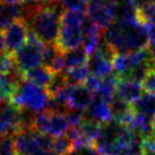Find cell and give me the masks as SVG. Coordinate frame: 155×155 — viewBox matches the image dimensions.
Segmentation results:
<instances>
[{"label": "cell", "mask_w": 155, "mask_h": 155, "mask_svg": "<svg viewBox=\"0 0 155 155\" xmlns=\"http://www.w3.org/2000/svg\"><path fill=\"white\" fill-rule=\"evenodd\" d=\"M152 2H153V4H155V0H152Z\"/></svg>", "instance_id": "obj_38"}, {"label": "cell", "mask_w": 155, "mask_h": 155, "mask_svg": "<svg viewBox=\"0 0 155 155\" xmlns=\"http://www.w3.org/2000/svg\"><path fill=\"white\" fill-rule=\"evenodd\" d=\"M143 90L142 83L130 79H119L117 84L116 96L131 105L143 95Z\"/></svg>", "instance_id": "obj_12"}, {"label": "cell", "mask_w": 155, "mask_h": 155, "mask_svg": "<svg viewBox=\"0 0 155 155\" xmlns=\"http://www.w3.org/2000/svg\"><path fill=\"white\" fill-rule=\"evenodd\" d=\"M0 103H1V102H0Z\"/></svg>", "instance_id": "obj_39"}, {"label": "cell", "mask_w": 155, "mask_h": 155, "mask_svg": "<svg viewBox=\"0 0 155 155\" xmlns=\"http://www.w3.org/2000/svg\"><path fill=\"white\" fill-rule=\"evenodd\" d=\"M138 18L143 24H155V4L147 5L138 10Z\"/></svg>", "instance_id": "obj_25"}, {"label": "cell", "mask_w": 155, "mask_h": 155, "mask_svg": "<svg viewBox=\"0 0 155 155\" xmlns=\"http://www.w3.org/2000/svg\"><path fill=\"white\" fill-rule=\"evenodd\" d=\"M148 35V42L152 44H155V24H145Z\"/></svg>", "instance_id": "obj_30"}, {"label": "cell", "mask_w": 155, "mask_h": 155, "mask_svg": "<svg viewBox=\"0 0 155 155\" xmlns=\"http://www.w3.org/2000/svg\"><path fill=\"white\" fill-rule=\"evenodd\" d=\"M144 155H155V153H144Z\"/></svg>", "instance_id": "obj_37"}, {"label": "cell", "mask_w": 155, "mask_h": 155, "mask_svg": "<svg viewBox=\"0 0 155 155\" xmlns=\"http://www.w3.org/2000/svg\"><path fill=\"white\" fill-rule=\"evenodd\" d=\"M85 118L91 119V120L97 121L100 124H108L113 119L112 118V112L110 108V103L107 101L102 100L101 97L94 95V100L90 108L87 109L85 112Z\"/></svg>", "instance_id": "obj_11"}, {"label": "cell", "mask_w": 155, "mask_h": 155, "mask_svg": "<svg viewBox=\"0 0 155 155\" xmlns=\"http://www.w3.org/2000/svg\"><path fill=\"white\" fill-rule=\"evenodd\" d=\"M142 145L144 153H155V136L150 135L142 138Z\"/></svg>", "instance_id": "obj_29"}, {"label": "cell", "mask_w": 155, "mask_h": 155, "mask_svg": "<svg viewBox=\"0 0 155 155\" xmlns=\"http://www.w3.org/2000/svg\"><path fill=\"white\" fill-rule=\"evenodd\" d=\"M152 134L155 136V117L153 118V120H152Z\"/></svg>", "instance_id": "obj_36"}, {"label": "cell", "mask_w": 155, "mask_h": 155, "mask_svg": "<svg viewBox=\"0 0 155 155\" xmlns=\"http://www.w3.org/2000/svg\"><path fill=\"white\" fill-rule=\"evenodd\" d=\"M104 31L101 30L99 26L86 19L85 26H84V40H83V47L85 48L87 53L94 54V52L99 49L103 40Z\"/></svg>", "instance_id": "obj_13"}, {"label": "cell", "mask_w": 155, "mask_h": 155, "mask_svg": "<svg viewBox=\"0 0 155 155\" xmlns=\"http://www.w3.org/2000/svg\"><path fill=\"white\" fill-rule=\"evenodd\" d=\"M22 7L21 19L26 23L31 33L36 35L44 44H57L64 14L61 5L35 0L22 5Z\"/></svg>", "instance_id": "obj_1"}, {"label": "cell", "mask_w": 155, "mask_h": 155, "mask_svg": "<svg viewBox=\"0 0 155 155\" xmlns=\"http://www.w3.org/2000/svg\"><path fill=\"white\" fill-rule=\"evenodd\" d=\"M61 7L65 10H73V12H84L85 2L83 0H61Z\"/></svg>", "instance_id": "obj_27"}, {"label": "cell", "mask_w": 155, "mask_h": 155, "mask_svg": "<svg viewBox=\"0 0 155 155\" xmlns=\"http://www.w3.org/2000/svg\"><path fill=\"white\" fill-rule=\"evenodd\" d=\"M53 76H54V73L51 69L47 66L42 65L38 68L28 71V73H26L24 75V78L30 81V82L34 83L35 85H39L43 88H47L50 85L51 81L53 79Z\"/></svg>", "instance_id": "obj_18"}, {"label": "cell", "mask_w": 155, "mask_h": 155, "mask_svg": "<svg viewBox=\"0 0 155 155\" xmlns=\"http://www.w3.org/2000/svg\"><path fill=\"white\" fill-rule=\"evenodd\" d=\"M50 97L51 96L48 93L47 88L35 85L34 83L24 78L18 84L17 90L10 102L21 109L34 113H42L47 111Z\"/></svg>", "instance_id": "obj_4"}, {"label": "cell", "mask_w": 155, "mask_h": 155, "mask_svg": "<svg viewBox=\"0 0 155 155\" xmlns=\"http://www.w3.org/2000/svg\"><path fill=\"white\" fill-rule=\"evenodd\" d=\"M152 120L151 118H147L142 114H137L134 112V117L130 124L128 125V128L133 130L135 134H137L140 137H146L152 134Z\"/></svg>", "instance_id": "obj_19"}, {"label": "cell", "mask_w": 155, "mask_h": 155, "mask_svg": "<svg viewBox=\"0 0 155 155\" xmlns=\"http://www.w3.org/2000/svg\"><path fill=\"white\" fill-rule=\"evenodd\" d=\"M23 79L24 76L19 71L12 75L0 74V102H10Z\"/></svg>", "instance_id": "obj_14"}, {"label": "cell", "mask_w": 155, "mask_h": 155, "mask_svg": "<svg viewBox=\"0 0 155 155\" xmlns=\"http://www.w3.org/2000/svg\"><path fill=\"white\" fill-rule=\"evenodd\" d=\"M67 119L70 125V128H77L82 125V122L85 120V113H83L82 111H77V110H70L69 109L67 113Z\"/></svg>", "instance_id": "obj_26"}, {"label": "cell", "mask_w": 155, "mask_h": 155, "mask_svg": "<svg viewBox=\"0 0 155 155\" xmlns=\"http://www.w3.org/2000/svg\"><path fill=\"white\" fill-rule=\"evenodd\" d=\"M34 128L52 138L66 135L70 129L66 113L44 111L36 114Z\"/></svg>", "instance_id": "obj_7"}, {"label": "cell", "mask_w": 155, "mask_h": 155, "mask_svg": "<svg viewBox=\"0 0 155 155\" xmlns=\"http://www.w3.org/2000/svg\"><path fill=\"white\" fill-rule=\"evenodd\" d=\"M2 34H4L6 51L14 54L27 42L30 30L24 21L17 19L6 27Z\"/></svg>", "instance_id": "obj_9"}, {"label": "cell", "mask_w": 155, "mask_h": 155, "mask_svg": "<svg viewBox=\"0 0 155 155\" xmlns=\"http://www.w3.org/2000/svg\"><path fill=\"white\" fill-rule=\"evenodd\" d=\"M6 51V47H5V40H4V34L0 31V53H2Z\"/></svg>", "instance_id": "obj_33"}, {"label": "cell", "mask_w": 155, "mask_h": 155, "mask_svg": "<svg viewBox=\"0 0 155 155\" xmlns=\"http://www.w3.org/2000/svg\"><path fill=\"white\" fill-rule=\"evenodd\" d=\"M148 50H150V53H151L152 60L155 64V44H152L151 47L148 48Z\"/></svg>", "instance_id": "obj_34"}, {"label": "cell", "mask_w": 155, "mask_h": 155, "mask_svg": "<svg viewBox=\"0 0 155 155\" xmlns=\"http://www.w3.org/2000/svg\"><path fill=\"white\" fill-rule=\"evenodd\" d=\"M64 59H65L66 71H67L69 69L88 65L90 54L87 53L84 47H78L64 52Z\"/></svg>", "instance_id": "obj_16"}, {"label": "cell", "mask_w": 155, "mask_h": 155, "mask_svg": "<svg viewBox=\"0 0 155 155\" xmlns=\"http://www.w3.org/2000/svg\"><path fill=\"white\" fill-rule=\"evenodd\" d=\"M131 109L137 114L153 119L155 117V94L147 92L143 93L142 96L135 103L131 104Z\"/></svg>", "instance_id": "obj_17"}, {"label": "cell", "mask_w": 155, "mask_h": 155, "mask_svg": "<svg viewBox=\"0 0 155 155\" xmlns=\"http://www.w3.org/2000/svg\"><path fill=\"white\" fill-rule=\"evenodd\" d=\"M6 2H9V4H15V5H24V4H28V2H32V1H35V0H4Z\"/></svg>", "instance_id": "obj_32"}, {"label": "cell", "mask_w": 155, "mask_h": 155, "mask_svg": "<svg viewBox=\"0 0 155 155\" xmlns=\"http://www.w3.org/2000/svg\"><path fill=\"white\" fill-rule=\"evenodd\" d=\"M22 5H15L0 0V30H5L7 26L22 17Z\"/></svg>", "instance_id": "obj_15"}, {"label": "cell", "mask_w": 155, "mask_h": 155, "mask_svg": "<svg viewBox=\"0 0 155 155\" xmlns=\"http://www.w3.org/2000/svg\"><path fill=\"white\" fill-rule=\"evenodd\" d=\"M103 40L114 53L139 51L146 49L147 43H150L146 26L139 18L117 19L104 31Z\"/></svg>", "instance_id": "obj_2"}, {"label": "cell", "mask_w": 155, "mask_h": 155, "mask_svg": "<svg viewBox=\"0 0 155 155\" xmlns=\"http://www.w3.org/2000/svg\"><path fill=\"white\" fill-rule=\"evenodd\" d=\"M86 17L84 12L65 10L61 17L57 47L61 52L81 47L84 40V26Z\"/></svg>", "instance_id": "obj_3"}, {"label": "cell", "mask_w": 155, "mask_h": 155, "mask_svg": "<svg viewBox=\"0 0 155 155\" xmlns=\"http://www.w3.org/2000/svg\"><path fill=\"white\" fill-rule=\"evenodd\" d=\"M44 43L30 32L28 39L17 52L14 53L17 69L23 76L33 69L38 68L43 64Z\"/></svg>", "instance_id": "obj_5"}, {"label": "cell", "mask_w": 155, "mask_h": 155, "mask_svg": "<svg viewBox=\"0 0 155 155\" xmlns=\"http://www.w3.org/2000/svg\"><path fill=\"white\" fill-rule=\"evenodd\" d=\"M94 100V93L83 85H68L67 107L70 110L86 111Z\"/></svg>", "instance_id": "obj_10"}, {"label": "cell", "mask_w": 155, "mask_h": 155, "mask_svg": "<svg viewBox=\"0 0 155 155\" xmlns=\"http://www.w3.org/2000/svg\"><path fill=\"white\" fill-rule=\"evenodd\" d=\"M133 1L135 2L138 10H139V9H143L144 7H146L147 5L152 4V0H133Z\"/></svg>", "instance_id": "obj_31"}, {"label": "cell", "mask_w": 155, "mask_h": 155, "mask_svg": "<svg viewBox=\"0 0 155 155\" xmlns=\"http://www.w3.org/2000/svg\"><path fill=\"white\" fill-rule=\"evenodd\" d=\"M53 150L59 155H69L75 152L74 142L68 135H62L53 138Z\"/></svg>", "instance_id": "obj_22"}, {"label": "cell", "mask_w": 155, "mask_h": 155, "mask_svg": "<svg viewBox=\"0 0 155 155\" xmlns=\"http://www.w3.org/2000/svg\"><path fill=\"white\" fill-rule=\"evenodd\" d=\"M41 1H43L45 4H58L61 0H41Z\"/></svg>", "instance_id": "obj_35"}, {"label": "cell", "mask_w": 155, "mask_h": 155, "mask_svg": "<svg viewBox=\"0 0 155 155\" xmlns=\"http://www.w3.org/2000/svg\"><path fill=\"white\" fill-rule=\"evenodd\" d=\"M66 79L69 85H83L85 84L87 78L90 77L91 70L88 65L69 69L65 73Z\"/></svg>", "instance_id": "obj_21"}, {"label": "cell", "mask_w": 155, "mask_h": 155, "mask_svg": "<svg viewBox=\"0 0 155 155\" xmlns=\"http://www.w3.org/2000/svg\"><path fill=\"white\" fill-rule=\"evenodd\" d=\"M142 85L145 92L155 94V68H153L151 71L148 73L146 78L143 81Z\"/></svg>", "instance_id": "obj_28"}, {"label": "cell", "mask_w": 155, "mask_h": 155, "mask_svg": "<svg viewBox=\"0 0 155 155\" xmlns=\"http://www.w3.org/2000/svg\"><path fill=\"white\" fill-rule=\"evenodd\" d=\"M22 129V109L12 102L0 103V136L15 135Z\"/></svg>", "instance_id": "obj_8"}, {"label": "cell", "mask_w": 155, "mask_h": 155, "mask_svg": "<svg viewBox=\"0 0 155 155\" xmlns=\"http://www.w3.org/2000/svg\"><path fill=\"white\" fill-rule=\"evenodd\" d=\"M85 10L87 19L103 31L108 30L117 19L114 0H91Z\"/></svg>", "instance_id": "obj_6"}, {"label": "cell", "mask_w": 155, "mask_h": 155, "mask_svg": "<svg viewBox=\"0 0 155 155\" xmlns=\"http://www.w3.org/2000/svg\"><path fill=\"white\" fill-rule=\"evenodd\" d=\"M19 71L15 61V57L13 53L4 51L0 53V74L1 75H12Z\"/></svg>", "instance_id": "obj_23"}, {"label": "cell", "mask_w": 155, "mask_h": 155, "mask_svg": "<svg viewBox=\"0 0 155 155\" xmlns=\"http://www.w3.org/2000/svg\"><path fill=\"white\" fill-rule=\"evenodd\" d=\"M0 155H17L14 135H8L0 138Z\"/></svg>", "instance_id": "obj_24"}, {"label": "cell", "mask_w": 155, "mask_h": 155, "mask_svg": "<svg viewBox=\"0 0 155 155\" xmlns=\"http://www.w3.org/2000/svg\"><path fill=\"white\" fill-rule=\"evenodd\" d=\"M114 1H116L117 19H137L138 8L133 0H114Z\"/></svg>", "instance_id": "obj_20"}]
</instances>
